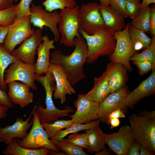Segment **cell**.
<instances>
[{
    "label": "cell",
    "mask_w": 155,
    "mask_h": 155,
    "mask_svg": "<svg viewBox=\"0 0 155 155\" xmlns=\"http://www.w3.org/2000/svg\"><path fill=\"white\" fill-rule=\"evenodd\" d=\"M8 84L9 90L7 94L12 103L18 104L23 108L33 102L34 95L30 91L29 86L16 81Z\"/></svg>",
    "instance_id": "cell-20"
},
{
    "label": "cell",
    "mask_w": 155,
    "mask_h": 155,
    "mask_svg": "<svg viewBox=\"0 0 155 155\" xmlns=\"http://www.w3.org/2000/svg\"><path fill=\"white\" fill-rule=\"evenodd\" d=\"M30 16L16 20L8 26L7 32L3 46L5 49L11 53L16 46L30 37L35 30L31 28Z\"/></svg>",
    "instance_id": "cell-8"
},
{
    "label": "cell",
    "mask_w": 155,
    "mask_h": 155,
    "mask_svg": "<svg viewBox=\"0 0 155 155\" xmlns=\"http://www.w3.org/2000/svg\"><path fill=\"white\" fill-rule=\"evenodd\" d=\"M49 149L45 147L34 149L25 148L19 145L17 139L15 138L7 146L3 153L5 155H47Z\"/></svg>",
    "instance_id": "cell-25"
},
{
    "label": "cell",
    "mask_w": 155,
    "mask_h": 155,
    "mask_svg": "<svg viewBox=\"0 0 155 155\" xmlns=\"http://www.w3.org/2000/svg\"><path fill=\"white\" fill-rule=\"evenodd\" d=\"M94 81V84L92 89L87 93L80 95L93 101L100 103L111 93L106 72L104 71L100 76L95 77Z\"/></svg>",
    "instance_id": "cell-22"
},
{
    "label": "cell",
    "mask_w": 155,
    "mask_h": 155,
    "mask_svg": "<svg viewBox=\"0 0 155 155\" xmlns=\"http://www.w3.org/2000/svg\"><path fill=\"white\" fill-rule=\"evenodd\" d=\"M47 11L51 12L57 9L72 8L77 5L75 0H45L42 3Z\"/></svg>",
    "instance_id": "cell-31"
},
{
    "label": "cell",
    "mask_w": 155,
    "mask_h": 155,
    "mask_svg": "<svg viewBox=\"0 0 155 155\" xmlns=\"http://www.w3.org/2000/svg\"><path fill=\"white\" fill-rule=\"evenodd\" d=\"M140 155H154L151 152L146 148L139 144Z\"/></svg>",
    "instance_id": "cell-49"
},
{
    "label": "cell",
    "mask_w": 155,
    "mask_h": 155,
    "mask_svg": "<svg viewBox=\"0 0 155 155\" xmlns=\"http://www.w3.org/2000/svg\"><path fill=\"white\" fill-rule=\"evenodd\" d=\"M8 26L0 25V44L4 42L7 35Z\"/></svg>",
    "instance_id": "cell-45"
},
{
    "label": "cell",
    "mask_w": 155,
    "mask_h": 155,
    "mask_svg": "<svg viewBox=\"0 0 155 155\" xmlns=\"http://www.w3.org/2000/svg\"><path fill=\"white\" fill-rule=\"evenodd\" d=\"M99 125L90 129L85 130L87 135L88 152L98 153L106 148L104 133Z\"/></svg>",
    "instance_id": "cell-24"
},
{
    "label": "cell",
    "mask_w": 155,
    "mask_h": 155,
    "mask_svg": "<svg viewBox=\"0 0 155 155\" xmlns=\"http://www.w3.org/2000/svg\"><path fill=\"white\" fill-rule=\"evenodd\" d=\"M135 141L154 154L155 118L134 113L128 117Z\"/></svg>",
    "instance_id": "cell-4"
},
{
    "label": "cell",
    "mask_w": 155,
    "mask_h": 155,
    "mask_svg": "<svg viewBox=\"0 0 155 155\" xmlns=\"http://www.w3.org/2000/svg\"><path fill=\"white\" fill-rule=\"evenodd\" d=\"M137 0V1H140V2H141V1L142 0Z\"/></svg>",
    "instance_id": "cell-56"
},
{
    "label": "cell",
    "mask_w": 155,
    "mask_h": 155,
    "mask_svg": "<svg viewBox=\"0 0 155 155\" xmlns=\"http://www.w3.org/2000/svg\"><path fill=\"white\" fill-rule=\"evenodd\" d=\"M34 109L28 118L25 121L22 118L17 117L16 121L11 125H8L4 128L0 127V138L3 142L8 145L14 138H17L24 139L28 135L27 130L32 125L33 117L31 121H29L34 111Z\"/></svg>",
    "instance_id": "cell-16"
},
{
    "label": "cell",
    "mask_w": 155,
    "mask_h": 155,
    "mask_svg": "<svg viewBox=\"0 0 155 155\" xmlns=\"http://www.w3.org/2000/svg\"><path fill=\"white\" fill-rule=\"evenodd\" d=\"M3 142L2 140L0 138V142Z\"/></svg>",
    "instance_id": "cell-54"
},
{
    "label": "cell",
    "mask_w": 155,
    "mask_h": 155,
    "mask_svg": "<svg viewBox=\"0 0 155 155\" xmlns=\"http://www.w3.org/2000/svg\"><path fill=\"white\" fill-rule=\"evenodd\" d=\"M151 8V16L149 32L152 35L155 36V6L153 5Z\"/></svg>",
    "instance_id": "cell-41"
},
{
    "label": "cell",
    "mask_w": 155,
    "mask_h": 155,
    "mask_svg": "<svg viewBox=\"0 0 155 155\" xmlns=\"http://www.w3.org/2000/svg\"><path fill=\"white\" fill-rule=\"evenodd\" d=\"M9 108L0 104V119L5 118L7 116L6 112Z\"/></svg>",
    "instance_id": "cell-48"
},
{
    "label": "cell",
    "mask_w": 155,
    "mask_h": 155,
    "mask_svg": "<svg viewBox=\"0 0 155 155\" xmlns=\"http://www.w3.org/2000/svg\"><path fill=\"white\" fill-rule=\"evenodd\" d=\"M56 146L66 155H88L83 148L62 139L57 144Z\"/></svg>",
    "instance_id": "cell-34"
},
{
    "label": "cell",
    "mask_w": 155,
    "mask_h": 155,
    "mask_svg": "<svg viewBox=\"0 0 155 155\" xmlns=\"http://www.w3.org/2000/svg\"><path fill=\"white\" fill-rule=\"evenodd\" d=\"M100 103L95 102L82 96L78 95L77 99L74 103L76 108L75 113L69 115L73 123L86 124L98 119V114Z\"/></svg>",
    "instance_id": "cell-13"
},
{
    "label": "cell",
    "mask_w": 155,
    "mask_h": 155,
    "mask_svg": "<svg viewBox=\"0 0 155 155\" xmlns=\"http://www.w3.org/2000/svg\"><path fill=\"white\" fill-rule=\"evenodd\" d=\"M33 0H21L19 3V7L16 14V20L29 15L32 13L30 10V5Z\"/></svg>",
    "instance_id": "cell-37"
},
{
    "label": "cell",
    "mask_w": 155,
    "mask_h": 155,
    "mask_svg": "<svg viewBox=\"0 0 155 155\" xmlns=\"http://www.w3.org/2000/svg\"><path fill=\"white\" fill-rule=\"evenodd\" d=\"M100 9V4L96 2L84 4L80 7L79 30L92 35L105 27Z\"/></svg>",
    "instance_id": "cell-9"
},
{
    "label": "cell",
    "mask_w": 155,
    "mask_h": 155,
    "mask_svg": "<svg viewBox=\"0 0 155 155\" xmlns=\"http://www.w3.org/2000/svg\"><path fill=\"white\" fill-rule=\"evenodd\" d=\"M110 6L124 18L127 17L125 0H110Z\"/></svg>",
    "instance_id": "cell-39"
},
{
    "label": "cell",
    "mask_w": 155,
    "mask_h": 155,
    "mask_svg": "<svg viewBox=\"0 0 155 155\" xmlns=\"http://www.w3.org/2000/svg\"><path fill=\"white\" fill-rule=\"evenodd\" d=\"M79 32L85 39L87 46L86 62L92 64L100 57L109 56L113 52L116 44L114 32L106 27L88 35L81 30Z\"/></svg>",
    "instance_id": "cell-3"
},
{
    "label": "cell",
    "mask_w": 155,
    "mask_h": 155,
    "mask_svg": "<svg viewBox=\"0 0 155 155\" xmlns=\"http://www.w3.org/2000/svg\"><path fill=\"white\" fill-rule=\"evenodd\" d=\"M100 12L105 26L114 32L120 31L125 27V19L110 5L105 6L100 4Z\"/></svg>",
    "instance_id": "cell-23"
},
{
    "label": "cell",
    "mask_w": 155,
    "mask_h": 155,
    "mask_svg": "<svg viewBox=\"0 0 155 155\" xmlns=\"http://www.w3.org/2000/svg\"><path fill=\"white\" fill-rule=\"evenodd\" d=\"M54 40H50L48 35L43 36V40L37 49L38 58L35 65L36 75L46 74L49 71L50 63V51L55 49Z\"/></svg>",
    "instance_id": "cell-21"
},
{
    "label": "cell",
    "mask_w": 155,
    "mask_h": 155,
    "mask_svg": "<svg viewBox=\"0 0 155 155\" xmlns=\"http://www.w3.org/2000/svg\"><path fill=\"white\" fill-rule=\"evenodd\" d=\"M49 70L53 75L56 83L53 96L55 99H59L61 104H63L66 102V95L75 94L76 91L60 67L50 63Z\"/></svg>",
    "instance_id": "cell-17"
},
{
    "label": "cell",
    "mask_w": 155,
    "mask_h": 155,
    "mask_svg": "<svg viewBox=\"0 0 155 155\" xmlns=\"http://www.w3.org/2000/svg\"><path fill=\"white\" fill-rule=\"evenodd\" d=\"M108 77L111 92L116 91L126 86L129 80L128 71L120 63L111 62L104 71Z\"/></svg>",
    "instance_id": "cell-19"
},
{
    "label": "cell",
    "mask_w": 155,
    "mask_h": 155,
    "mask_svg": "<svg viewBox=\"0 0 155 155\" xmlns=\"http://www.w3.org/2000/svg\"><path fill=\"white\" fill-rule=\"evenodd\" d=\"M109 126L110 125V129H112L119 126L120 124L119 118H113L109 119L108 121Z\"/></svg>",
    "instance_id": "cell-46"
},
{
    "label": "cell",
    "mask_w": 155,
    "mask_h": 155,
    "mask_svg": "<svg viewBox=\"0 0 155 155\" xmlns=\"http://www.w3.org/2000/svg\"><path fill=\"white\" fill-rule=\"evenodd\" d=\"M129 32L134 49L136 51L144 50L150 44L151 38L149 37L142 30L129 26Z\"/></svg>",
    "instance_id": "cell-28"
},
{
    "label": "cell",
    "mask_w": 155,
    "mask_h": 155,
    "mask_svg": "<svg viewBox=\"0 0 155 155\" xmlns=\"http://www.w3.org/2000/svg\"><path fill=\"white\" fill-rule=\"evenodd\" d=\"M39 101L34 108L33 122L30 132L24 139L20 140L17 139V142L20 146L25 148L34 149L45 147L59 152L60 149L57 146L53 145L49 139L39 120L36 110Z\"/></svg>",
    "instance_id": "cell-7"
},
{
    "label": "cell",
    "mask_w": 155,
    "mask_h": 155,
    "mask_svg": "<svg viewBox=\"0 0 155 155\" xmlns=\"http://www.w3.org/2000/svg\"><path fill=\"white\" fill-rule=\"evenodd\" d=\"M5 72V85L12 82L19 81L29 86L32 90L37 89L34 83V66L27 64L18 59L11 64Z\"/></svg>",
    "instance_id": "cell-12"
},
{
    "label": "cell",
    "mask_w": 155,
    "mask_h": 155,
    "mask_svg": "<svg viewBox=\"0 0 155 155\" xmlns=\"http://www.w3.org/2000/svg\"><path fill=\"white\" fill-rule=\"evenodd\" d=\"M149 61L155 63V36L152 35L151 41L148 47L140 53L132 56L130 61Z\"/></svg>",
    "instance_id": "cell-32"
},
{
    "label": "cell",
    "mask_w": 155,
    "mask_h": 155,
    "mask_svg": "<svg viewBox=\"0 0 155 155\" xmlns=\"http://www.w3.org/2000/svg\"><path fill=\"white\" fill-rule=\"evenodd\" d=\"M100 5L105 6H108L110 5V0H99Z\"/></svg>",
    "instance_id": "cell-53"
},
{
    "label": "cell",
    "mask_w": 155,
    "mask_h": 155,
    "mask_svg": "<svg viewBox=\"0 0 155 155\" xmlns=\"http://www.w3.org/2000/svg\"><path fill=\"white\" fill-rule=\"evenodd\" d=\"M0 104L12 108L13 107V103L6 92L0 88Z\"/></svg>",
    "instance_id": "cell-40"
},
{
    "label": "cell",
    "mask_w": 155,
    "mask_h": 155,
    "mask_svg": "<svg viewBox=\"0 0 155 155\" xmlns=\"http://www.w3.org/2000/svg\"><path fill=\"white\" fill-rule=\"evenodd\" d=\"M155 3V0H142L141 3V7L149 5L151 3Z\"/></svg>",
    "instance_id": "cell-50"
},
{
    "label": "cell",
    "mask_w": 155,
    "mask_h": 155,
    "mask_svg": "<svg viewBox=\"0 0 155 155\" xmlns=\"http://www.w3.org/2000/svg\"><path fill=\"white\" fill-rule=\"evenodd\" d=\"M18 1V0H14V1L16 2H17Z\"/></svg>",
    "instance_id": "cell-55"
},
{
    "label": "cell",
    "mask_w": 155,
    "mask_h": 155,
    "mask_svg": "<svg viewBox=\"0 0 155 155\" xmlns=\"http://www.w3.org/2000/svg\"><path fill=\"white\" fill-rule=\"evenodd\" d=\"M126 85L123 88L111 93L102 102L100 103L98 119L108 125V116L112 111L120 109L125 113L127 112L125 105L126 99L129 92Z\"/></svg>",
    "instance_id": "cell-11"
},
{
    "label": "cell",
    "mask_w": 155,
    "mask_h": 155,
    "mask_svg": "<svg viewBox=\"0 0 155 155\" xmlns=\"http://www.w3.org/2000/svg\"><path fill=\"white\" fill-rule=\"evenodd\" d=\"M129 25L128 23L122 30L114 33L116 46L113 52L108 57L111 62L121 64L130 73L133 70L130 59L139 53L134 50L131 42L129 32Z\"/></svg>",
    "instance_id": "cell-6"
},
{
    "label": "cell",
    "mask_w": 155,
    "mask_h": 155,
    "mask_svg": "<svg viewBox=\"0 0 155 155\" xmlns=\"http://www.w3.org/2000/svg\"><path fill=\"white\" fill-rule=\"evenodd\" d=\"M96 155H109L111 154L110 152L106 148L102 150H101L98 153H95Z\"/></svg>",
    "instance_id": "cell-51"
},
{
    "label": "cell",
    "mask_w": 155,
    "mask_h": 155,
    "mask_svg": "<svg viewBox=\"0 0 155 155\" xmlns=\"http://www.w3.org/2000/svg\"><path fill=\"white\" fill-rule=\"evenodd\" d=\"M151 16V8L149 5L142 7L129 23V26L149 32Z\"/></svg>",
    "instance_id": "cell-27"
},
{
    "label": "cell",
    "mask_w": 155,
    "mask_h": 155,
    "mask_svg": "<svg viewBox=\"0 0 155 155\" xmlns=\"http://www.w3.org/2000/svg\"><path fill=\"white\" fill-rule=\"evenodd\" d=\"M80 7L77 5L73 8L61 9L59 13L61 17L58 24L61 35L59 43L67 47H74V38L82 36L79 32Z\"/></svg>",
    "instance_id": "cell-5"
},
{
    "label": "cell",
    "mask_w": 155,
    "mask_h": 155,
    "mask_svg": "<svg viewBox=\"0 0 155 155\" xmlns=\"http://www.w3.org/2000/svg\"><path fill=\"white\" fill-rule=\"evenodd\" d=\"M30 10V22L35 27L40 29H44V27H48L53 34L54 40L58 41L60 38V34L57 25L61 20L59 13L56 10L51 12L43 9L42 6L35 5L31 3Z\"/></svg>",
    "instance_id": "cell-10"
},
{
    "label": "cell",
    "mask_w": 155,
    "mask_h": 155,
    "mask_svg": "<svg viewBox=\"0 0 155 155\" xmlns=\"http://www.w3.org/2000/svg\"><path fill=\"white\" fill-rule=\"evenodd\" d=\"M106 144L117 155H127L128 150L135 141L130 126H122L117 132L105 134Z\"/></svg>",
    "instance_id": "cell-14"
},
{
    "label": "cell",
    "mask_w": 155,
    "mask_h": 155,
    "mask_svg": "<svg viewBox=\"0 0 155 155\" xmlns=\"http://www.w3.org/2000/svg\"><path fill=\"white\" fill-rule=\"evenodd\" d=\"M141 8L140 2L137 0H125V9L127 17L132 19Z\"/></svg>",
    "instance_id": "cell-36"
},
{
    "label": "cell",
    "mask_w": 155,
    "mask_h": 155,
    "mask_svg": "<svg viewBox=\"0 0 155 155\" xmlns=\"http://www.w3.org/2000/svg\"><path fill=\"white\" fill-rule=\"evenodd\" d=\"M35 78L42 85L46 92V108H43L41 105L37 106L36 108L41 123H50L57 120L59 118L69 116V113L74 112L71 106H65V109L61 110L55 106L53 100V95L56 87L55 80L50 71L49 70L44 76L35 75Z\"/></svg>",
    "instance_id": "cell-2"
},
{
    "label": "cell",
    "mask_w": 155,
    "mask_h": 155,
    "mask_svg": "<svg viewBox=\"0 0 155 155\" xmlns=\"http://www.w3.org/2000/svg\"><path fill=\"white\" fill-rule=\"evenodd\" d=\"M49 154L51 155H66L65 153L62 151L57 152L50 149H49L48 152V155Z\"/></svg>",
    "instance_id": "cell-52"
},
{
    "label": "cell",
    "mask_w": 155,
    "mask_h": 155,
    "mask_svg": "<svg viewBox=\"0 0 155 155\" xmlns=\"http://www.w3.org/2000/svg\"><path fill=\"white\" fill-rule=\"evenodd\" d=\"M18 58L7 52L0 44V88L7 92V87L5 84L4 73L6 69Z\"/></svg>",
    "instance_id": "cell-29"
},
{
    "label": "cell",
    "mask_w": 155,
    "mask_h": 155,
    "mask_svg": "<svg viewBox=\"0 0 155 155\" xmlns=\"http://www.w3.org/2000/svg\"><path fill=\"white\" fill-rule=\"evenodd\" d=\"M42 30L36 29L29 38L23 41L18 48L14 49L11 54L24 63L34 66L35 55L39 44L43 40Z\"/></svg>",
    "instance_id": "cell-15"
},
{
    "label": "cell",
    "mask_w": 155,
    "mask_h": 155,
    "mask_svg": "<svg viewBox=\"0 0 155 155\" xmlns=\"http://www.w3.org/2000/svg\"><path fill=\"white\" fill-rule=\"evenodd\" d=\"M133 64L138 68L139 74L143 75L155 68V63L149 61H135Z\"/></svg>",
    "instance_id": "cell-38"
},
{
    "label": "cell",
    "mask_w": 155,
    "mask_h": 155,
    "mask_svg": "<svg viewBox=\"0 0 155 155\" xmlns=\"http://www.w3.org/2000/svg\"><path fill=\"white\" fill-rule=\"evenodd\" d=\"M101 122L99 119H98L86 124L73 123L68 128L60 131L52 137L50 141L53 145L56 146L59 141L68 134L71 133H77L80 131L91 129L99 125Z\"/></svg>",
    "instance_id": "cell-26"
},
{
    "label": "cell",
    "mask_w": 155,
    "mask_h": 155,
    "mask_svg": "<svg viewBox=\"0 0 155 155\" xmlns=\"http://www.w3.org/2000/svg\"><path fill=\"white\" fill-rule=\"evenodd\" d=\"M125 117V113L121 109H118L112 111L109 114L108 116V121L109 119L113 118H124Z\"/></svg>",
    "instance_id": "cell-43"
},
{
    "label": "cell",
    "mask_w": 155,
    "mask_h": 155,
    "mask_svg": "<svg viewBox=\"0 0 155 155\" xmlns=\"http://www.w3.org/2000/svg\"><path fill=\"white\" fill-rule=\"evenodd\" d=\"M150 76L143 80L135 89L127 94L126 101V107L133 108L143 98L155 94V68Z\"/></svg>",
    "instance_id": "cell-18"
},
{
    "label": "cell",
    "mask_w": 155,
    "mask_h": 155,
    "mask_svg": "<svg viewBox=\"0 0 155 155\" xmlns=\"http://www.w3.org/2000/svg\"><path fill=\"white\" fill-rule=\"evenodd\" d=\"M139 115L147 117L155 118V111H147L146 110L140 111Z\"/></svg>",
    "instance_id": "cell-47"
},
{
    "label": "cell",
    "mask_w": 155,
    "mask_h": 155,
    "mask_svg": "<svg viewBox=\"0 0 155 155\" xmlns=\"http://www.w3.org/2000/svg\"><path fill=\"white\" fill-rule=\"evenodd\" d=\"M127 155H140L139 144L135 141L129 148Z\"/></svg>",
    "instance_id": "cell-42"
},
{
    "label": "cell",
    "mask_w": 155,
    "mask_h": 155,
    "mask_svg": "<svg viewBox=\"0 0 155 155\" xmlns=\"http://www.w3.org/2000/svg\"><path fill=\"white\" fill-rule=\"evenodd\" d=\"M14 0H0V10H3L13 5Z\"/></svg>",
    "instance_id": "cell-44"
},
{
    "label": "cell",
    "mask_w": 155,
    "mask_h": 155,
    "mask_svg": "<svg viewBox=\"0 0 155 155\" xmlns=\"http://www.w3.org/2000/svg\"><path fill=\"white\" fill-rule=\"evenodd\" d=\"M73 123V120L71 119L70 120H57L50 123H41L49 138H51L62 129L68 128Z\"/></svg>",
    "instance_id": "cell-30"
},
{
    "label": "cell",
    "mask_w": 155,
    "mask_h": 155,
    "mask_svg": "<svg viewBox=\"0 0 155 155\" xmlns=\"http://www.w3.org/2000/svg\"><path fill=\"white\" fill-rule=\"evenodd\" d=\"M74 44V49L70 55H65L60 50H55L51 54L50 60V63L61 67L72 86L85 78L83 66L88 57L87 46L83 37H75Z\"/></svg>",
    "instance_id": "cell-1"
},
{
    "label": "cell",
    "mask_w": 155,
    "mask_h": 155,
    "mask_svg": "<svg viewBox=\"0 0 155 155\" xmlns=\"http://www.w3.org/2000/svg\"><path fill=\"white\" fill-rule=\"evenodd\" d=\"M65 140L82 148H87L88 136L86 133H83L72 134L68 136Z\"/></svg>",
    "instance_id": "cell-35"
},
{
    "label": "cell",
    "mask_w": 155,
    "mask_h": 155,
    "mask_svg": "<svg viewBox=\"0 0 155 155\" xmlns=\"http://www.w3.org/2000/svg\"><path fill=\"white\" fill-rule=\"evenodd\" d=\"M19 3L13 5L6 9L0 10V25L7 26L12 24L16 19Z\"/></svg>",
    "instance_id": "cell-33"
}]
</instances>
